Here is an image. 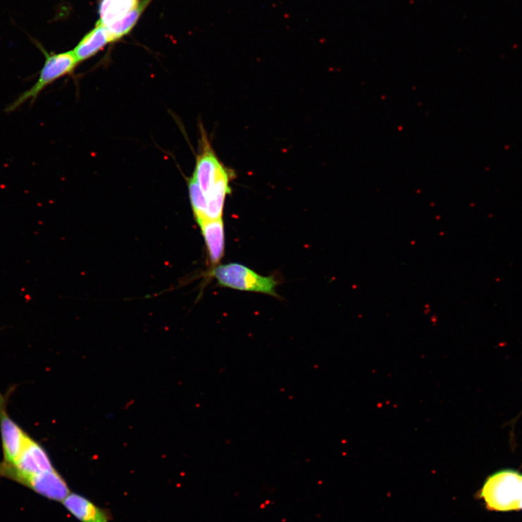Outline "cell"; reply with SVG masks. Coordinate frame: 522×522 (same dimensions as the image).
I'll list each match as a JSON object with an SVG mask.
<instances>
[{
  "instance_id": "cell-1",
  "label": "cell",
  "mask_w": 522,
  "mask_h": 522,
  "mask_svg": "<svg viewBox=\"0 0 522 522\" xmlns=\"http://www.w3.org/2000/svg\"><path fill=\"white\" fill-rule=\"evenodd\" d=\"M478 495L489 511H521L522 474L514 469L496 471L486 479Z\"/></svg>"
},
{
  "instance_id": "cell-2",
  "label": "cell",
  "mask_w": 522,
  "mask_h": 522,
  "mask_svg": "<svg viewBox=\"0 0 522 522\" xmlns=\"http://www.w3.org/2000/svg\"><path fill=\"white\" fill-rule=\"evenodd\" d=\"M35 45L44 56V63L39 71L35 85L27 91L22 92L15 101L8 106L6 111L12 113L24 104L30 102L31 105L37 101L41 93L57 80L69 75L79 64L73 51L63 53H49L37 40L31 39Z\"/></svg>"
},
{
  "instance_id": "cell-3",
  "label": "cell",
  "mask_w": 522,
  "mask_h": 522,
  "mask_svg": "<svg viewBox=\"0 0 522 522\" xmlns=\"http://www.w3.org/2000/svg\"><path fill=\"white\" fill-rule=\"evenodd\" d=\"M220 287L253 292L278 297V282L273 277H263L254 270L240 263L218 265L211 272Z\"/></svg>"
},
{
  "instance_id": "cell-4",
  "label": "cell",
  "mask_w": 522,
  "mask_h": 522,
  "mask_svg": "<svg viewBox=\"0 0 522 522\" xmlns=\"http://www.w3.org/2000/svg\"><path fill=\"white\" fill-rule=\"evenodd\" d=\"M44 447L30 435L18 459L13 464L0 462V477L20 485L25 479L54 470Z\"/></svg>"
},
{
  "instance_id": "cell-5",
  "label": "cell",
  "mask_w": 522,
  "mask_h": 522,
  "mask_svg": "<svg viewBox=\"0 0 522 522\" xmlns=\"http://www.w3.org/2000/svg\"><path fill=\"white\" fill-rule=\"evenodd\" d=\"M7 399L0 393V433H1L4 461L13 464L18 459L29 435L25 432L7 411Z\"/></svg>"
},
{
  "instance_id": "cell-6",
  "label": "cell",
  "mask_w": 522,
  "mask_h": 522,
  "mask_svg": "<svg viewBox=\"0 0 522 522\" xmlns=\"http://www.w3.org/2000/svg\"><path fill=\"white\" fill-rule=\"evenodd\" d=\"M223 166V164L213 150L206 132L204 129L201 128L200 151L196 158V165L192 177L206 197Z\"/></svg>"
},
{
  "instance_id": "cell-7",
  "label": "cell",
  "mask_w": 522,
  "mask_h": 522,
  "mask_svg": "<svg viewBox=\"0 0 522 522\" xmlns=\"http://www.w3.org/2000/svg\"><path fill=\"white\" fill-rule=\"evenodd\" d=\"M21 485L56 502H63L70 493L66 482L56 469L30 476L25 479Z\"/></svg>"
},
{
  "instance_id": "cell-8",
  "label": "cell",
  "mask_w": 522,
  "mask_h": 522,
  "mask_svg": "<svg viewBox=\"0 0 522 522\" xmlns=\"http://www.w3.org/2000/svg\"><path fill=\"white\" fill-rule=\"evenodd\" d=\"M235 178L233 169L225 165L217 173L214 182L206 195L208 202V218H222L223 206L228 194L232 193L230 182Z\"/></svg>"
},
{
  "instance_id": "cell-9",
  "label": "cell",
  "mask_w": 522,
  "mask_h": 522,
  "mask_svg": "<svg viewBox=\"0 0 522 522\" xmlns=\"http://www.w3.org/2000/svg\"><path fill=\"white\" fill-rule=\"evenodd\" d=\"M66 509L81 522H110L111 512L99 507L85 496L70 493L62 502Z\"/></svg>"
},
{
  "instance_id": "cell-10",
  "label": "cell",
  "mask_w": 522,
  "mask_h": 522,
  "mask_svg": "<svg viewBox=\"0 0 522 522\" xmlns=\"http://www.w3.org/2000/svg\"><path fill=\"white\" fill-rule=\"evenodd\" d=\"M207 247L210 263L217 266L225 255V225L222 218L206 219L198 223Z\"/></svg>"
},
{
  "instance_id": "cell-11",
  "label": "cell",
  "mask_w": 522,
  "mask_h": 522,
  "mask_svg": "<svg viewBox=\"0 0 522 522\" xmlns=\"http://www.w3.org/2000/svg\"><path fill=\"white\" fill-rule=\"evenodd\" d=\"M111 42L106 27L97 22L95 27L82 39L73 52L80 63L92 58Z\"/></svg>"
},
{
  "instance_id": "cell-12",
  "label": "cell",
  "mask_w": 522,
  "mask_h": 522,
  "mask_svg": "<svg viewBox=\"0 0 522 522\" xmlns=\"http://www.w3.org/2000/svg\"><path fill=\"white\" fill-rule=\"evenodd\" d=\"M142 0H101L99 4L98 22L107 27L121 20L138 7Z\"/></svg>"
},
{
  "instance_id": "cell-13",
  "label": "cell",
  "mask_w": 522,
  "mask_h": 522,
  "mask_svg": "<svg viewBox=\"0 0 522 522\" xmlns=\"http://www.w3.org/2000/svg\"><path fill=\"white\" fill-rule=\"evenodd\" d=\"M151 1V0H142L138 7L125 17L106 27L112 42L120 40L131 32Z\"/></svg>"
},
{
  "instance_id": "cell-14",
  "label": "cell",
  "mask_w": 522,
  "mask_h": 522,
  "mask_svg": "<svg viewBox=\"0 0 522 522\" xmlns=\"http://www.w3.org/2000/svg\"><path fill=\"white\" fill-rule=\"evenodd\" d=\"M187 185L192 209L199 223L208 219L207 198L193 177L188 180Z\"/></svg>"
}]
</instances>
